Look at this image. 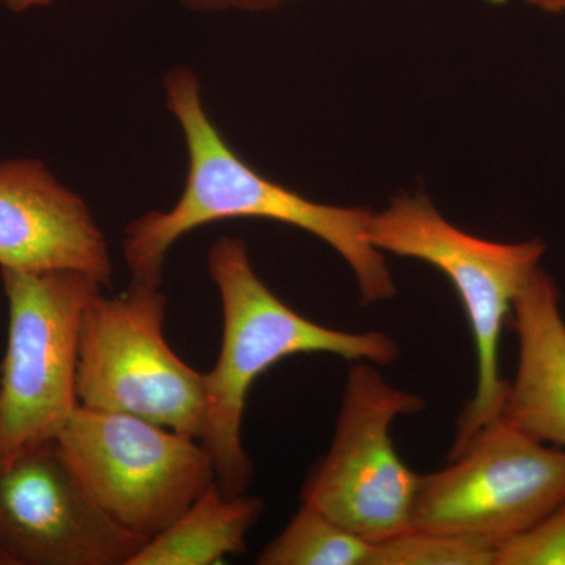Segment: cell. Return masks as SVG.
Here are the masks:
<instances>
[{"instance_id": "obj_5", "label": "cell", "mask_w": 565, "mask_h": 565, "mask_svg": "<svg viewBox=\"0 0 565 565\" xmlns=\"http://www.w3.org/2000/svg\"><path fill=\"white\" fill-rule=\"evenodd\" d=\"M9 340L0 364V456L57 438L76 408L82 319L103 286L74 270L0 269Z\"/></svg>"}, {"instance_id": "obj_1", "label": "cell", "mask_w": 565, "mask_h": 565, "mask_svg": "<svg viewBox=\"0 0 565 565\" xmlns=\"http://www.w3.org/2000/svg\"><path fill=\"white\" fill-rule=\"evenodd\" d=\"M163 92L167 109L184 137L188 173L180 199L170 210L147 212L126 226L122 256L134 281L162 285L169 252L193 230L259 218L291 225L332 247L352 270L364 307L396 296L384 253L367 236L373 211L313 202L259 173L211 120L202 82L188 66L167 73Z\"/></svg>"}, {"instance_id": "obj_7", "label": "cell", "mask_w": 565, "mask_h": 565, "mask_svg": "<svg viewBox=\"0 0 565 565\" xmlns=\"http://www.w3.org/2000/svg\"><path fill=\"white\" fill-rule=\"evenodd\" d=\"M57 441L99 508L147 541L217 482L199 438L137 416L79 404Z\"/></svg>"}, {"instance_id": "obj_2", "label": "cell", "mask_w": 565, "mask_h": 565, "mask_svg": "<svg viewBox=\"0 0 565 565\" xmlns=\"http://www.w3.org/2000/svg\"><path fill=\"white\" fill-rule=\"evenodd\" d=\"M207 270L221 297L223 333L217 363L203 374L206 414L200 441L222 492L234 497L247 493L255 475L243 419L259 375L297 353H332L386 366L399 356V345L384 332H343L294 311L256 274L239 237L222 236L211 245Z\"/></svg>"}, {"instance_id": "obj_6", "label": "cell", "mask_w": 565, "mask_h": 565, "mask_svg": "<svg viewBox=\"0 0 565 565\" xmlns=\"http://www.w3.org/2000/svg\"><path fill=\"white\" fill-rule=\"evenodd\" d=\"M424 405L418 394L390 385L375 364L353 362L332 446L305 479L300 503L371 544L411 530L419 475L397 455L392 427Z\"/></svg>"}, {"instance_id": "obj_4", "label": "cell", "mask_w": 565, "mask_h": 565, "mask_svg": "<svg viewBox=\"0 0 565 565\" xmlns=\"http://www.w3.org/2000/svg\"><path fill=\"white\" fill-rule=\"evenodd\" d=\"M161 286L131 280L120 296L93 297L82 319L77 397L84 407L137 416L200 440L204 377L167 343Z\"/></svg>"}, {"instance_id": "obj_18", "label": "cell", "mask_w": 565, "mask_h": 565, "mask_svg": "<svg viewBox=\"0 0 565 565\" xmlns=\"http://www.w3.org/2000/svg\"><path fill=\"white\" fill-rule=\"evenodd\" d=\"M526 3L545 13H565V0H526Z\"/></svg>"}, {"instance_id": "obj_3", "label": "cell", "mask_w": 565, "mask_h": 565, "mask_svg": "<svg viewBox=\"0 0 565 565\" xmlns=\"http://www.w3.org/2000/svg\"><path fill=\"white\" fill-rule=\"evenodd\" d=\"M371 244L382 253L418 259L452 282L470 321L476 392L457 423L452 452L503 411L509 382L500 374V338L519 294L541 269L542 239L493 243L457 228L424 193L403 192L373 212Z\"/></svg>"}, {"instance_id": "obj_9", "label": "cell", "mask_w": 565, "mask_h": 565, "mask_svg": "<svg viewBox=\"0 0 565 565\" xmlns=\"http://www.w3.org/2000/svg\"><path fill=\"white\" fill-rule=\"evenodd\" d=\"M147 542L99 508L57 438L0 456V565H129Z\"/></svg>"}, {"instance_id": "obj_17", "label": "cell", "mask_w": 565, "mask_h": 565, "mask_svg": "<svg viewBox=\"0 0 565 565\" xmlns=\"http://www.w3.org/2000/svg\"><path fill=\"white\" fill-rule=\"evenodd\" d=\"M54 0H3L7 9L14 11V13H21V11H28L32 9H40V7L51 6Z\"/></svg>"}, {"instance_id": "obj_15", "label": "cell", "mask_w": 565, "mask_h": 565, "mask_svg": "<svg viewBox=\"0 0 565 565\" xmlns=\"http://www.w3.org/2000/svg\"><path fill=\"white\" fill-rule=\"evenodd\" d=\"M493 565H565V503L498 545Z\"/></svg>"}, {"instance_id": "obj_16", "label": "cell", "mask_w": 565, "mask_h": 565, "mask_svg": "<svg viewBox=\"0 0 565 565\" xmlns=\"http://www.w3.org/2000/svg\"><path fill=\"white\" fill-rule=\"evenodd\" d=\"M185 7L199 11H264L280 7L292 0H181Z\"/></svg>"}, {"instance_id": "obj_12", "label": "cell", "mask_w": 565, "mask_h": 565, "mask_svg": "<svg viewBox=\"0 0 565 565\" xmlns=\"http://www.w3.org/2000/svg\"><path fill=\"white\" fill-rule=\"evenodd\" d=\"M262 498L247 493L228 497L217 482L177 520L151 537L129 565H214L243 555L248 531L263 515Z\"/></svg>"}, {"instance_id": "obj_11", "label": "cell", "mask_w": 565, "mask_h": 565, "mask_svg": "<svg viewBox=\"0 0 565 565\" xmlns=\"http://www.w3.org/2000/svg\"><path fill=\"white\" fill-rule=\"evenodd\" d=\"M512 311L519 366L500 416L535 440L565 449V319L555 280L539 269Z\"/></svg>"}, {"instance_id": "obj_8", "label": "cell", "mask_w": 565, "mask_h": 565, "mask_svg": "<svg viewBox=\"0 0 565 565\" xmlns=\"http://www.w3.org/2000/svg\"><path fill=\"white\" fill-rule=\"evenodd\" d=\"M565 503V449L503 416L486 424L444 470L419 475L412 527L498 545Z\"/></svg>"}, {"instance_id": "obj_14", "label": "cell", "mask_w": 565, "mask_h": 565, "mask_svg": "<svg viewBox=\"0 0 565 565\" xmlns=\"http://www.w3.org/2000/svg\"><path fill=\"white\" fill-rule=\"evenodd\" d=\"M494 548L460 535L411 530L374 544L370 565H493Z\"/></svg>"}, {"instance_id": "obj_13", "label": "cell", "mask_w": 565, "mask_h": 565, "mask_svg": "<svg viewBox=\"0 0 565 565\" xmlns=\"http://www.w3.org/2000/svg\"><path fill=\"white\" fill-rule=\"evenodd\" d=\"M374 544L318 509L300 505L277 537L256 557L259 565H370Z\"/></svg>"}, {"instance_id": "obj_10", "label": "cell", "mask_w": 565, "mask_h": 565, "mask_svg": "<svg viewBox=\"0 0 565 565\" xmlns=\"http://www.w3.org/2000/svg\"><path fill=\"white\" fill-rule=\"evenodd\" d=\"M0 269L74 270L114 285V263L88 204L36 159L0 162Z\"/></svg>"}]
</instances>
